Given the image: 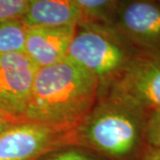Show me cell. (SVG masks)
Listing matches in <instances>:
<instances>
[{
  "instance_id": "cell-3",
  "label": "cell",
  "mask_w": 160,
  "mask_h": 160,
  "mask_svg": "<svg viewBox=\"0 0 160 160\" xmlns=\"http://www.w3.org/2000/svg\"><path fill=\"white\" fill-rule=\"evenodd\" d=\"M136 54L107 25H77L66 59L93 75L108 88Z\"/></svg>"
},
{
  "instance_id": "cell-4",
  "label": "cell",
  "mask_w": 160,
  "mask_h": 160,
  "mask_svg": "<svg viewBox=\"0 0 160 160\" xmlns=\"http://www.w3.org/2000/svg\"><path fill=\"white\" fill-rule=\"evenodd\" d=\"M138 55L160 60V2L121 0L107 24Z\"/></svg>"
},
{
  "instance_id": "cell-14",
  "label": "cell",
  "mask_w": 160,
  "mask_h": 160,
  "mask_svg": "<svg viewBox=\"0 0 160 160\" xmlns=\"http://www.w3.org/2000/svg\"><path fill=\"white\" fill-rule=\"evenodd\" d=\"M51 160H95L79 151L69 150L56 155Z\"/></svg>"
},
{
  "instance_id": "cell-13",
  "label": "cell",
  "mask_w": 160,
  "mask_h": 160,
  "mask_svg": "<svg viewBox=\"0 0 160 160\" xmlns=\"http://www.w3.org/2000/svg\"><path fill=\"white\" fill-rule=\"evenodd\" d=\"M145 143L160 150V110L155 111L149 115L146 131H145Z\"/></svg>"
},
{
  "instance_id": "cell-8",
  "label": "cell",
  "mask_w": 160,
  "mask_h": 160,
  "mask_svg": "<svg viewBox=\"0 0 160 160\" xmlns=\"http://www.w3.org/2000/svg\"><path fill=\"white\" fill-rule=\"evenodd\" d=\"M77 25L26 27L23 52L40 69L66 59Z\"/></svg>"
},
{
  "instance_id": "cell-15",
  "label": "cell",
  "mask_w": 160,
  "mask_h": 160,
  "mask_svg": "<svg viewBox=\"0 0 160 160\" xmlns=\"http://www.w3.org/2000/svg\"><path fill=\"white\" fill-rule=\"evenodd\" d=\"M140 160H160V150L145 145Z\"/></svg>"
},
{
  "instance_id": "cell-6",
  "label": "cell",
  "mask_w": 160,
  "mask_h": 160,
  "mask_svg": "<svg viewBox=\"0 0 160 160\" xmlns=\"http://www.w3.org/2000/svg\"><path fill=\"white\" fill-rule=\"evenodd\" d=\"M38 69L23 51L0 53V113L22 122Z\"/></svg>"
},
{
  "instance_id": "cell-11",
  "label": "cell",
  "mask_w": 160,
  "mask_h": 160,
  "mask_svg": "<svg viewBox=\"0 0 160 160\" xmlns=\"http://www.w3.org/2000/svg\"><path fill=\"white\" fill-rule=\"evenodd\" d=\"M25 31L22 20L0 22V53L23 51Z\"/></svg>"
},
{
  "instance_id": "cell-5",
  "label": "cell",
  "mask_w": 160,
  "mask_h": 160,
  "mask_svg": "<svg viewBox=\"0 0 160 160\" xmlns=\"http://www.w3.org/2000/svg\"><path fill=\"white\" fill-rule=\"evenodd\" d=\"M148 115L160 110V60L135 55L107 88Z\"/></svg>"
},
{
  "instance_id": "cell-2",
  "label": "cell",
  "mask_w": 160,
  "mask_h": 160,
  "mask_svg": "<svg viewBox=\"0 0 160 160\" xmlns=\"http://www.w3.org/2000/svg\"><path fill=\"white\" fill-rule=\"evenodd\" d=\"M149 115L107 92L78 126L79 135L95 149L118 159L142 152Z\"/></svg>"
},
{
  "instance_id": "cell-7",
  "label": "cell",
  "mask_w": 160,
  "mask_h": 160,
  "mask_svg": "<svg viewBox=\"0 0 160 160\" xmlns=\"http://www.w3.org/2000/svg\"><path fill=\"white\" fill-rule=\"evenodd\" d=\"M64 130L19 122L0 134V160H30L57 142Z\"/></svg>"
},
{
  "instance_id": "cell-1",
  "label": "cell",
  "mask_w": 160,
  "mask_h": 160,
  "mask_svg": "<svg viewBox=\"0 0 160 160\" xmlns=\"http://www.w3.org/2000/svg\"><path fill=\"white\" fill-rule=\"evenodd\" d=\"M100 83L68 59L38 69L22 121L64 130L79 126L94 107Z\"/></svg>"
},
{
  "instance_id": "cell-17",
  "label": "cell",
  "mask_w": 160,
  "mask_h": 160,
  "mask_svg": "<svg viewBox=\"0 0 160 160\" xmlns=\"http://www.w3.org/2000/svg\"><path fill=\"white\" fill-rule=\"evenodd\" d=\"M157 1H158V2H160V0H157Z\"/></svg>"
},
{
  "instance_id": "cell-9",
  "label": "cell",
  "mask_w": 160,
  "mask_h": 160,
  "mask_svg": "<svg viewBox=\"0 0 160 160\" xmlns=\"http://www.w3.org/2000/svg\"><path fill=\"white\" fill-rule=\"evenodd\" d=\"M75 0H28L22 22L26 27L68 26L81 22Z\"/></svg>"
},
{
  "instance_id": "cell-12",
  "label": "cell",
  "mask_w": 160,
  "mask_h": 160,
  "mask_svg": "<svg viewBox=\"0 0 160 160\" xmlns=\"http://www.w3.org/2000/svg\"><path fill=\"white\" fill-rule=\"evenodd\" d=\"M28 0H0V22L22 20Z\"/></svg>"
},
{
  "instance_id": "cell-16",
  "label": "cell",
  "mask_w": 160,
  "mask_h": 160,
  "mask_svg": "<svg viewBox=\"0 0 160 160\" xmlns=\"http://www.w3.org/2000/svg\"><path fill=\"white\" fill-rule=\"evenodd\" d=\"M19 123L17 121L13 120L11 118L7 117L6 115L0 113V134L2 132L7 130L8 128H10L12 126H13L14 124Z\"/></svg>"
},
{
  "instance_id": "cell-10",
  "label": "cell",
  "mask_w": 160,
  "mask_h": 160,
  "mask_svg": "<svg viewBox=\"0 0 160 160\" xmlns=\"http://www.w3.org/2000/svg\"><path fill=\"white\" fill-rule=\"evenodd\" d=\"M81 12L80 22L107 24L121 0H75ZM79 22V23H80Z\"/></svg>"
}]
</instances>
